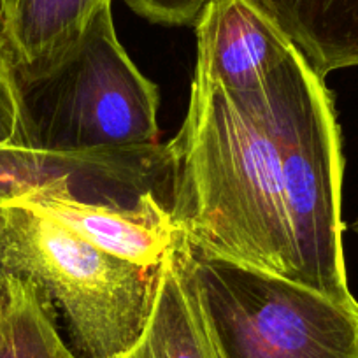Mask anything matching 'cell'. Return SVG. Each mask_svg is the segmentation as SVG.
<instances>
[{
	"label": "cell",
	"instance_id": "5b68a950",
	"mask_svg": "<svg viewBox=\"0 0 358 358\" xmlns=\"http://www.w3.org/2000/svg\"><path fill=\"white\" fill-rule=\"evenodd\" d=\"M16 201L41 209L99 250L144 267H160L185 239L172 208L155 192L136 204L85 202L48 192Z\"/></svg>",
	"mask_w": 358,
	"mask_h": 358
},
{
	"label": "cell",
	"instance_id": "277c9868",
	"mask_svg": "<svg viewBox=\"0 0 358 358\" xmlns=\"http://www.w3.org/2000/svg\"><path fill=\"white\" fill-rule=\"evenodd\" d=\"M183 258L218 358H358V309L187 241Z\"/></svg>",
	"mask_w": 358,
	"mask_h": 358
},
{
	"label": "cell",
	"instance_id": "52a82bcc",
	"mask_svg": "<svg viewBox=\"0 0 358 358\" xmlns=\"http://www.w3.org/2000/svg\"><path fill=\"white\" fill-rule=\"evenodd\" d=\"M113 0H13L0 9V34L20 85L50 72Z\"/></svg>",
	"mask_w": 358,
	"mask_h": 358
},
{
	"label": "cell",
	"instance_id": "5bb4252c",
	"mask_svg": "<svg viewBox=\"0 0 358 358\" xmlns=\"http://www.w3.org/2000/svg\"><path fill=\"white\" fill-rule=\"evenodd\" d=\"M13 0H0V9H6L9 4H11Z\"/></svg>",
	"mask_w": 358,
	"mask_h": 358
},
{
	"label": "cell",
	"instance_id": "8fae6325",
	"mask_svg": "<svg viewBox=\"0 0 358 358\" xmlns=\"http://www.w3.org/2000/svg\"><path fill=\"white\" fill-rule=\"evenodd\" d=\"M0 148H30L25 115H23L22 88L2 34H0Z\"/></svg>",
	"mask_w": 358,
	"mask_h": 358
},
{
	"label": "cell",
	"instance_id": "ba28073f",
	"mask_svg": "<svg viewBox=\"0 0 358 358\" xmlns=\"http://www.w3.org/2000/svg\"><path fill=\"white\" fill-rule=\"evenodd\" d=\"M322 79L358 67V0H255Z\"/></svg>",
	"mask_w": 358,
	"mask_h": 358
},
{
	"label": "cell",
	"instance_id": "30bf717a",
	"mask_svg": "<svg viewBox=\"0 0 358 358\" xmlns=\"http://www.w3.org/2000/svg\"><path fill=\"white\" fill-rule=\"evenodd\" d=\"M0 358H78L32 281L8 271L0 287Z\"/></svg>",
	"mask_w": 358,
	"mask_h": 358
},
{
	"label": "cell",
	"instance_id": "8992f818",
	"mask_svg": "<svg viewBox=\"0 0 358 358\" xmlns=\"http://www.w3.org/2000/svg\"><path fill=\"white\" fill-rule=\"evenodd\" d=\"M195 32L194 78L223 90L257 88L295 48L255 0H211Z\"/></svg>",
	"mask_w": 358,
	"mask_h": 358
},
{
	"label": "cell",
	"instance_id": "7a4b0ae2",
	"mask_svg": "<svg viewBox=\"0 0 358 358\" xmlns=\"http://www.w3.org/2000/svg\"><path fill=\"white\" fill-rule=\"evenodd\" d=\"M0 262L32 281L78 358H125L153 311L160 267L113 257L23 201L0 204Z\"/></svg>",
	"mask_w": 358,
	"mask_h": 358
},
{
	"label": "cell",
	"instance_id": "3957f363",
	"mask_svg": "<svg viewBox=\"0 0 358 358\" xmlns=\"http://www.w3.org/2000/svg\"><path fill=\"white\" fill-rule=\"evenodd\" d=\"M20 88L32 150L86 155L158 144L160 92L120 43L111 2L50 72Z\"/></svg>",
	"mask_w": 358,
	"mask_h": 358
},
{
	"label": "cell",
	"instance_id": "9c48e42d",
	"mask_svg": "<svg viewBox=\"0 0 358 358\" xmlns=\"http://www.w3.org/2000/svg\"><path fill=\"white\" fill-rule=\"evenodd\" d=\"M130 358H218L188 281L183 243L162 264L153 311Z\"/></svg>",
	"mask_w": 358,
	"mask_h": 358
},
{
	"label": "cell",
	"instance_id": "6da1fadb",
	"mask_svg": "<svg viewBox=\"0 0 358 358\" xmlns=\"http://www.w3.org/2000/svg\"><path fill=\"white\" fill-rule=\"evenodd\" d=\"M169 148L172 211L190 248L358 308L343 251L341 127L297 48L257 88L194 78Z\"/></svg>",
	"mask_w": 358,
	"mask_h": 358
},
{
	"label": "cell",
	"instance_id": "7c38bea8",
	"mask_svg": "<svg viewBox=\"0 0 358 358\" xmlns=\"http://www.w3.org/2000/svg\"><path fill=\"white\" fill-rule=\"evenodd\" d=\"M136 15L158 25L188 27L197 23L199 16L211 0H123Z\"/></svg>",
	"mask_w": 358,
	"mask_h": 358
},
{
	"label": "cell",
	"instance_id": "9a60e30c",
	"mask_svg": "<svg viewBox=\"0 0 358 358\" xmlns=\"http://www.w3.org/2000/svg\"><path fill=\"white\" fill-rule=\"evenodd\" d=\"M2 280H4V267H2V262H0V287H2Z\"/></svg>",
	"mask_w": 358,
	"mask_h": 358
},
{
	"label": "cell",
	"instance_id": "2e32d148",
	"mask_svg": "<svg viewBox=\"0 0 358 358\" xmlns=\"http://www.w3.org/2000/svg\"><path fill=\"white\" fill-rule=\"evenodd\" d=\"M125 358H130V355H129V357H125Z\"/></svg>",
	"mask_w": 358,
	"mask_h": 358
},
{
	"label": "cell",
	"instance_id": "4fadbf2b",
	"mask_svg": "<svg viewBox=\"0 0 358 358\" xmlns=\"http://www.w3.org/2000/svg\"><path fill=\"white\" fill-rule=\"evenodd\" d=\"M350 229L353 230V232L357 234V236H358V216H357V220H355V222L351 223V225H350Z\"/></svg>",
	"mask_w": 358,
	"mask_h": 358
}]
</instances>
